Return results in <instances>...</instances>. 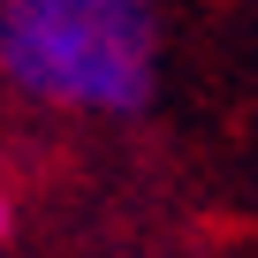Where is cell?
Returning a JSON list of instances; mask_svg holds the SVG:
<instances>
[{
	"mask_svg": "<svg viewBox=\"0 0 258 258\" xmlns=\"http://www.w3.org/2000/svg\"><path fill=\"white\" fill-rule=\"evenodd\" d=\"M0 69L38 99L129 114L152 91V8L145 0H8Z\"/></svg>",
	"mask_w": 258,
	"mask_h": 258,
	"instance_id": "cell-1",
	"label": "cell"
},
{
	"mask_svg": "<svg viewBox=\"0 0 258 258\" xmlns=\"http://www.w3.org/2000/svg\"><path fill=\"white\" fill-rule=\"evenodd\" d=\"M0 220H8V213H0Z\"/></svg>",
	"mask_w": 258,
	"mask_h": 258,
	"instance_id": "cell-2",
	"label": "cell"
}]
</instances>
